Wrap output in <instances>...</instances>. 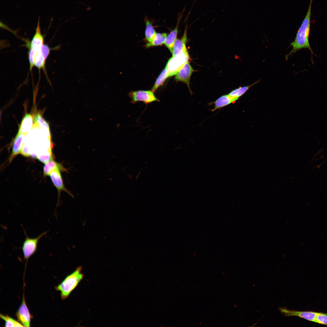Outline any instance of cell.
<instances>
[{"label": "cell", "instance_id": "7", "mask_svg": "<svg viewBox=\"0 0 327 327\" xmlns=\"http://www.w3.org/2000/svg\"><path fill=\"white\" fill-rule=\"evenodd\" d=\"M279 310L285 316H297L309 321L314 322L317 313V312L313 311H303L289 310L285 307H279Z\"/></svg>", "mask_w": 327, "mask_h": 327}, {"label": "cell", "instance_id": "18", "mask_svg": "<svg viewBox=\"0 0 327 327\" xmlns=\"http://www.w3.org/2000/svg\"><path fill=\"white\" fill-rule=\"evenodd\" d=\"M144 21L146 24L145 32V38L148 42H150L153 40L157 33L153 26L152 22L147 17L145 18Z\"/></svg>", "mask_w": 327, "mask_h": 327}, {"label": "cell", "instance_id": "9", "mask_svg": "<svg viewBox=\"0 0 327 327\" xmlns=\"http://www.w3.org/2000/svg\"><path fill=\"white\" fill-rule=\"evenodd\" d=\"M61 171L59 169L55 170L52 171L49 175L54 185L58 190V196L61 192L63 191L71 197H73V195L66 189L64 184L60 172Z\"/></svg>", "mask_w": 327, "mask_h": 327}, {"label": "cell", "instance_id": "22", "mask_svg": "<svg viewBox=\"0 0 327 327\" xmlns=\"http://www.w3.org/2000/svg\"><path fill=\"white\" fill-rule=\"evenodd\" d=\"M0 317L5 321V327H24L18 321H17L8 315L0 314Z\"/></svg>", "mask_w": 327, "mask_h": 327}, {"label": "cell", "instance_id": "17", "mask_svg": "<svg viewBox=\"0 0 327 327\" xmlns=\"http://www.w3.org/2000/svg\"><path fill=\"white\" fill-rule=\"evenodd\" d=\"M180 19V17H179L175 28L167 35L164 43L171 53L172 52L174 42L177 39L178 32V27Z\"/></svg>", "mask_w": 327, "mask_h": 327}, {"label": "cell", "instance_id": "4", "mask_svg": "<svg viewBox=\"0 0 327 327\" xmlns=\"http://www.w3.org/2000/svg\"><path fill=\"white\" fill-rule=\"evenodd\" d=\"M48 231L43 232L38 236L34 238H30L25 233L26 238L23 243L22 246L24 258L27 261L28 259L36 251L38 243L40 239L45 235Z\"/></svg>", "mask_w": 327, "mask_h": 327}, {"label": "cell", "instance_id": "19", "mask_svg": "<svg viewBox=\"0 0 327 327\" xmlns=\"http://www.w3.org/2000/svg\"><path fill=\"white\" fill-rule=\"evenodd\" d=\"M259 81L258 80L253 84L248 86H240L230 92L228 94L231 97L237 100L243 95L251 87L257 83Z\"/></svg>", "mask_w": 327, "mask_h": 327}, {"label": "cell", "instance_id": "26", "mask_svg": "<svg viewBox=\"0 0 327 327\" xmlns=\"http://www.w3.org/2000/svg\"><path fill=\"white\" fill-rule=\"evenodd\" d=\"M41 52L44 58L46 60L50 51V48L47 45L43 44L40 49Z\"/></svg>", "mask_w": 327, "mask_h": 327}, {"label": "cell", "instance_id": "2", "mask_svg": "<svg viewBox=\"0 0 327 327\" xmlns=\"http://www.w3.org/2000/svg\"><path fill=\"white\" fill-rule=\"evenodd\" d=\"M82 269L81 266L78 267L55 287L56 289L60 292L61 297L62 299L67 298L83 279L84 275L81 272Z\"/></svg>", "mask_w": 327, "mask_h": 327}, {"label": "cell", "instance_id": "3", "mask_svg": "<svg viewBox=\"0 0 327 327\" xmlns=\"http://www.w3.org/2000/svg\"><path fill=\"white\" fill-rule=\"evenodd\" d=\"M189 58L188 51L172 57L168 60L166 66L168 77L175 75Z\"/></svg>", "mask_w": 327, "mask_h": 327}, {"label": "cell", "instance_id": "21", "mask_svg": "<svg viewBox=\"0 0 327 327\" xmlns=\"http://www.w3.org/2000/svg\"><path fill=\"white\" fill-rule=\"evenodd\" d=\"M168 77V71L166 67H165L156 79L151 89V90L154 92H155Z\"/></svg>", "mask_w": 327, "mask_h": 327}, {"label": "cell", "instance_id": "13", "mask_svg": "<svg viewBox=\"0 0 327 327\" xmlns=\"http://www.w3.org/2000/svg\"><path fill=\"white\" fill-rule=\"evenodd\" d=\"M186 27L183 35L181 39H177L173 48L172 56L174 57L181 53L188 51L186 46L187 41V29Z\"/></svg>", "mask_w": 327, "mask_h": 327}, {"label": "cell", "instance_id": "5", "mask_svg": "<svg viewBox=\"0 0 327 327\" xmlns=\"http://www.w3.org/2000/svg\"><path fill=\"white\" fill-rule=\"evenodd\" d=\"M151 90H138L132 91L128 94L131 99V103L134 104L141 101L145 104H148L154 101L160 102V100L155 96Z\"/></svg>", "mask_w": 327, "mask_h": 327}, {"label": "cell", "instance_id": "11", "mask_svg": "<svg viewBox=\"0 0 327 327\" xmlns=\"http://www.w3.org/2000/svg\"><path fill=\"white\" fill-rule=\"evenodd\" d=\"M24 135L18 132L15 137L12 144V152L8 159L9 163L18 155L21 154L23 144Z\"/></svg>", "mask_w": 327, "mask_h": 327}, {"label": "cell", "instance_id": "6", "mask_svg": "<svg viewBox=\"0 0 327 327\" xmlns=\"http://www.w3.org/2000/svg\"><path fill=\"white\" fill-rule=\"evenodd\" d=\"M196 71L187 61L175 75V79L177 81H181L186 84L191 94H192L190 87V81L192 73Z\"/></svg>", "mask_w": 327, "mask_h": 327}, {"label": "cell", "instance_id": "14", "mask_svg": "<svg viewBox=\"0 0 327 327\" xmlns=\"http://www.w3.org/2000/svg\"><path fill=\"white\" fill-rule=\"evenodd\" d=\"M33 121L31 114H26L22 119L18 132L24 135L28 133L33 126Z\"/></svg>", "mask_w": 327, "mask_h": 327}, {"label": "cell", "instance_id": "23", "mask_svg": "<svg viewBox=\"0 0 327 327\" xmlns=\"http://www.w3.org/2000/svg\"><path fill=\"white\" fill-rule=\"evenodd\" d=\"M46 60L42 55L40 49L38 51L36 54L35 59L34 66H35L39 70L41 69H42L45 73Z\"/></svg>", "mask_w": 327, "mask_h": 327}, {"label": "cell", "instance_id": "10", "mask_svg": "<svg viewBox=\"0 0 327 327\" xmlns=\"http://www.w3.org/2000/svg\"><path fill=\"white\" fill-rule=\"evenodd\" d=\"M44 36L41 34L40 26V17L35 29V32L30 43L29 48L38 51L44 44Z\"/></svg>", "mask_w": 327, "mask_h": 327}, {"label": "cell", "instance_id": "1", "mask_svg": "<svg viewBox=\"0 0 327 327\" xmlns=\"http://www.w3.org/2000/svg\"><path fill=\"white\" fill-rule=\"evenodd\" d=\"M313 0H310L309 6L306 16L299 27L294 41L291 43L292 49L286 55L287 58L293 53L303 48H307L310 51L312 56L314 53L309 41V36L310 28V18L311 13V6Z\"/></svg>", "mask_w": 327, "mask_h": 327}, {"label": "cell", "instance_id": "20", "mask_svg": "<svg viewBox=\"0 0 327 327\" xmlns=\"http://www.w3.org/2000/svg\"><path fill=\"white\" fill-rule=\"evenodd\" d=\"M167 36L166 33H156L153 41L147 43L146 47L148 48L162 45L165 43Z\"/></svg>", "mask_w": 327, "mask_h": 327}, {"label": "cell", "instance_id": "24", "mask_svg": "<svg viewBox=\"0 0 327 327\" xmlns=\"http://www.w3.org/2000/svg\"><path fill=\"white\" fill-rule=\"evenodd\" d=\"M315 322L327 325V313L317 312Z\"/></svg>", "mask_w": 327, "mask_h": 327}, {"label": "cell", "instance_id": "16", "mask_svg": "<svg viewBox=\"0 0 327 327\" xmlns=\"http://www.w3.org/2000/svg\"><path fill=\"white\" fill-rule=\"evenodd\" d=\"M57 169H59L62 171H67V169L62 164L52 159L45 164L43 167L44 175L45 176H49L52 171Z\"/></svg>", "mask_w": 327, "mask_h": 327}, {"label": "cell", "instance_id": "25", "mask_svg": "<svg viewBox=\"0 0 327 327\" xmlns=\"http://www.w3.org/2000/svg\"><path fill=\"white\" fill-rule=\"evenodd\" d=\"M38 51L29 48L28 52V59L30 64L29 71H31L34 66L35 57Z\"/></svg>", "mask_w": 327, "mask_h": 327}, {"label": "cell", "instance_id": "15", "mask_svg": "<svg viewBox=\"0 0 327 327\" xmlns=\"http://www.w3.org/2000/svg\"><path fill=\"white\" fill-rule=\"evenodd\" d=\"M34 122L41 129L45 137L50 138L49 125L40 114L38 113L36 114L34 118Z\"/></svg>", "mask_w": 327, "mask_h": 327}, {"label": "cell", "instance_id": "8", "mask_svg": "<svg viewBox=\"0 0 327 327\" xmlns=\"http://www.w3.org/2000/svg\"><path fill=\"white\" fill-rule=\"evenodd\" d=\"M18 321L24 326L29 327L32 316L30 314L23 296L21 303L19 307L16 314Z\"/></svg>", "mask_w": 327, "mask_h": 327}, {"label": "cell", "instance_id": "12", "mask_svg": "<svg viewBox=\"0 0 327 327\" xmlns=\"http://www.w3.org/2000/svg\"><path fill=\"white\" fill-rule=\"evenodd\" d=\"M236 100L231 97L228 94L221 96L213 102H210L209 105L214 104L213 108L210 110L212 112L223 108L235 102Z\"/></svg>", "mask_w": 327, "mask_h": 327}]
</instances>
